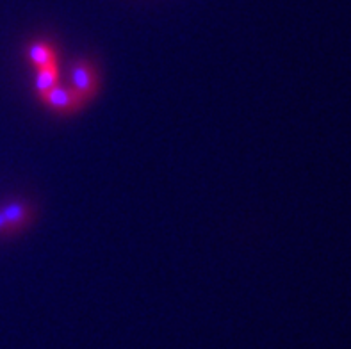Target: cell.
Segmentation results:
<instances>
[{
	"mask_svg": "<svg viewBox=\"0 0 351 349\" xmlns=\"http://www.w3.org/2000/svg\"><path fill=\"white\" fill-rule=\"evenodd\" d=\"M71 89L79 95L84 104H88L98 91V75L95 67L86 59H79L71 67Z\"/></svg>",
	"mask_w": 351,
	"mask_h": 349,
	"instance_id": "obj_1",
	"label": "cell"
},
{
	"mask_svg": "<svg viewBox=\"0 0 351 349\" xmlns=\"http://www.w3.org/2000/svg\"><path fill=\"white\" fill-rule=\"evenodd\" d=\"M40 98L45 106L50 107L52 111L61 112V115L77 112L80 107L84 106V102L80 100L79 95H77L73 89L61 84H56L52 89H49V91Z\"/></svg>",
	"mask_w": 351,
	"mask_h": 349,
	"instance_id": "obj_2",
	"label": "cell"
},
{
	"mask_svg": "<svg viewBox=\"0 0 351 349\" xmlns=\"http://www.w3.org/2000/svg\"><path fill=\"white\" fill-rule=\"evenodd\" d=\"M0 213L5 217L9 228L13 234L23 230L29 223L32 221V207L27 202L22 200H11V202H5L2 207H0Z\"/></svg>",
	"mask_w": 351,
	"mask_h": 349,
	"instance_id": "obj_3",
	"label": "cell"
},
{
	"mask_svg": "<svg viewBox=\"0 0 351 349\" xmlns=\"http://www.w3.org/2000/svg\"><path fill=\"white\" fill-rule=\"evenodd\" d=\"M27 58H29V61H31L36 68L58 64V52H56V49H53L50 43H47V41H36V43L29 45V49H27Z\"/></svg>",
	"mask_w": 351,
	"mask_h": 349,
	"instance_id": "obj_4",
	"label": "cell"
},
{
	"mask_svg": "<svg viewBox=\"0 0 351 349\" xmlns=\"http://www.w3.org/2000/svg\"><path fill=\"white\" fill-rule=\"evenodd\" d=\"M59 68L58 64H52V67H43L38 68L36 71V80H34V88L38 91L40 97H43L49 89H52L53 86L59 84Z\"/></svg>",
	"mask_w": 351,
	"mask_h": 349,
	"instance_id": "obj_5",
	"label": "cell"
},
{
	"mask_svg": "<svg viewBox=\"0 0 351 349\" xmlns=\"http://www.w3.org/2000/svg\"><path fill=\"white\" fill-rule=\"evenodd\" d=\"M9 234H13V232H11V228H9L5 217L2 216V213H0V235H9Z\"/></svg>",
	"mask_w": 351,
	"mask_h": 349,
	"instance_id": "obj_6",
	"label": "cell"
}]
</instances>
